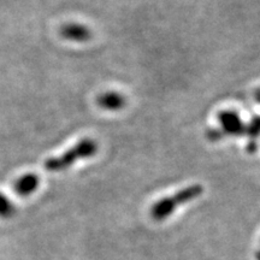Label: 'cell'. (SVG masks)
I'll return each instance as SVG.
<instances>
[{
	"instance_id": "1",
	"label": "cell",
	"mask_w": 260,
	"mask_h": 260,
	"mask_svg": "<svg viewBox=\"0 0 260 260\" xmlns=\"http://www.w3.org/2000/svg\"><path fill=\"white\" fill-rule=\"evenodd\" d=\"M204 193V187L200 184H193L184 189L178 190L176 194L172 195V197L164 198L157 201L153 206L151 207V217L154 220H162L167 219L169 216H171L174 213V211L177 209L181 205H184L189 201L199 198L201 194Z\"/></svg>"
},
{
	"instance_id": "2",
	"label": "cell",
	"mask_w": 260,
	"mask_h": 260,
	"mask_svg": "<svg viewBox=\"0 0 260 260\" xmlns=\"http://www.w3.org/2000/svg\"><path fill=\"white\" fill-rule=\"evenodd\" d=\"M98 152V144L92 139H83L77 142L73 148L67 151L59 157H53L45 161V169L47 171H63L73 167L74 162L81 159L93 157Z\"/></svg>"
},
{
	"instance_id": "3",
	"label": "cell",
	"mask_w": 260,
	"mask_h": 260,
	"mask_svg": "<svg viewBox=\"0 0 260 260\" xmlns=\"http://www.w3.org/2000/svg\"><path fill=\"white\" fill-rule=\"evenodd\" d=\"M218 121L222 126V134L240 136L246 132V126L235 111H222L218 113Z\"/></svg>"
},
{
	"instance_id": "4",
	"label": "cell",
	"mask_w": 260,
	"mask_h": 260,
	"mask_svg": "<svg viewBox=\"0 0 260 260\" xmlns=\"http://www.w3.org/2000/svg\"><path fill=\"white\" fill-rule=\"evenodd\" d=\"M60 35L64 39L75 42H84L88 41L92 38V32L87 27H84L82 24H76L71 23L67 24L61 28Z\"/></svg>"
},
{
	"instance_id": "5",
	"label": "cell",
	"mask_w": 260,
	"mask_h": 260,
	"mask_svg": "<svg viewBox=\"0 0 260 260\" xmlns=\"http://www.w3.org/2000/svg\"><path fill=\"white\" fill-rule=\"evenodd\" d=\"M40 178L35 174H25L15 182V191L21 197L31 195L39 188Z\"/></svg>"
},
{
	"instance_id": "6",
	"label": "cell",
	"mask_w": 260,
	"mask_h": 260,
	"mask_svg": "<svg viewBox=\"0 0 260 260\" xmlns=\"http://www.w3.org/2000/svg\"><path fill=\"white\" fill-rule=\"evenodd\" d=\"M98 105L107 111H118L124 107L125 98L117 92L103 93L98 96Z\"/></svg>"
},
{
	"instance_id": "7",
	"label": "cell",
	"mask_w": 260,
	"mask_h": 260,
	"mask_svg": "<svg viewBox=\"0 0 260 260\" xmlns=\"http://www.w3.org/2000/svg\"><path fill=\"white\" fill-rule=\"evenodd\" d=\"M15 212V205L4 194L0 193V217L2 218H10V217L14 216Z\"/></svg>"
},
{
	"instance_id": "8",
	"label": "cell",
	"mask_w": 260,
	"mask_h": 260,
	"mask_svg": "<svg viewBox=\"0 0 260 260\" xmlns=\"http://www.w3.org/2000/svg\"><path fill=\"white\" fill-rule=\"evenodd\" d=\"M251 138H256L260 135V117H254L252 122L249 123L248 128H246V132Z\"/></svg>"
},
{
	"instance_id": "9",
	"label": "cell",
	"mask_w": 260,
	"mask_h": 260,
	"mask_svg": "<svg viewBox=\"0 0 260 260\" xmlns=\"http://www.w3.org/2000/svg\"><path fill=\"white\" fill-rule=\"evenodd\" d=\"M222 132H217V130H210V132H207V138H209L210 140H212V141H216V140H219L222 139Z\"/></svg>"
},
{
	"instance_id": "10",
	"label": "cell",
	"mask_w": 260,
	"mask_h": 260,
	"mask_svg": "<svg viewBox=\"0 0 260 260\" xmlns=\"http://www.w3.org/2000/svg\"><path fill=\"white\" fill-rule=\"evenodd\" d=\"M258 260H260V254H258Z\"/></svg>"
}]
</instances>
